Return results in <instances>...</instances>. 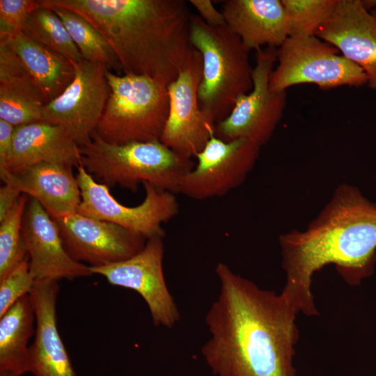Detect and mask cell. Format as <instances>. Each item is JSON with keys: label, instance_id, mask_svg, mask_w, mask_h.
<instances>
[{"label": "cell", "instance_id": "6da1fadb", "mask_svg": "<svg viewBox=\"0 0 376 376\" xmlns=\"http://www.w3.org/2000/svg\"><path fill=\"white\" fill-rule=\"evenodd\" d=\"M205 316L210 338L201 354L215 376H297L293 359L298 311L281 294L259 288L225 263Z\"/></svg>", "mask_w": 376, "mask_h": 376}, {"label": "cell", "instance_id": "7a4b0ae2", "mask_svg": "<svg viewBox=\"0 0 376 376\" xmlns=\"http://www.w3.org/2000/svg\"><path fill=\"white\" fill-rule=\"evenodd\" d=\"M286 281L281 294L303 314L318 315L311 290L314 274L330 264L350 285L370 276L376 262V203L342 184L304 230L279 236Z\"/></svg>", "mask_w": 376, "mask_h": 376}, {"label": "cell", "instance_id": "3957f363", "mask_svg": "<svg viewBox=\"0 0 376 376\" xmlns=\"http://www.w3.org/2000/svg\"><path fill=\"white\" fill-rule=\"evenodd\" d=\"M74 11L91 22L115 52L124 75H146L167 86L197 50L191 13L184 0H38Z\"/></svg>", "mask_w": 376, "mask_h": 376}, {"label": "cell", "instance_id": "277c9868", "mask_svg": "<svg viewBox=\"0 0 376 376\" xmlns=\"http://www.w3.org/2000/svg\"><path fill=\"white\" fill-rule=\"evenodd\" d=\"M80 164L93 178L111 188L118 185L136 191L139 184L178 193L185 176L194 167L192 159L175 152L159 140L118 145L95 132L79 146Z\"/></svg>", "mask_w": 376, "mask_h": 376}, {"label": "cell", "instance_id": "5b68a950", "mask_svg": "<svg viewBox=\"0 0 376 376\" xmlns=\"http://www.w3.org/2000/svg\"><path fill=\"white\" fill-rule=\"evenodd\" d=\"M190 39L202 57L199 106L217 124L230 113L240 97L252 89L250 50L226 26H211L193 14Z\"/></svg>", "mask_w": 376, "mask_h": 376}, {"label": "cell", "instance_id": "8992f818", "mask_svg": "<svg viewBox=\"0 0 376 376\" xmlns=\"http://www.w3.org/2000/svg\"><path fill=\"white\" fill-rule=\"evenodd\" d=\"M106 77L110 94L94 132L111 144L159 140L169 109L167 86L146 75L115 74L108 68Z\"/></svg>", "mask_w": 376, "mask_h": 376}, {"label": "cell", "instance_id": "52a82bcc", "mask_svg": "<svg viewBox=\"0 0 376 376\" xmlns=\"http://www.w3.org/2000/svg\"><path fill=\"white\" fill-rule=\"evenodd\" d=\"M333 45L317 36L288 37L277 48V66L269 80L274 91H286L302 84H313L324 90L368 84L363 70Z\"/></svg>", "mask_w": 376, "mask_h": 376}, {"label": "cell", "instance_id": "ba28073f", "mask_svg": "<svg viewBox=\"0 0 376 376\" xmlns=\"http://www.w3.org/2000/svg\"><path fill=\"white\" fill-rule=\"evenodd\" d=\"M76 175L81 192L77 212L91 218L111 222L146 240L164 237L162 224L179 212L175 194L143 183L145 198L139 205L127 207L112 196L109 188L97 182L80 164Z\"/></svg>", "mask_w": 376, "mask_h": 376}, {"label": "cell", "instance_id": "9c48e42d", "mask_svg": "<svg viewBox=\"0 0 376 376\" xmlns=\"http://www.w3.org/2000/svg\"><path fill=\"white\" fill-rule=\"evenodd\" d=\"M276 50L268 47L256 51L252 89L240 97L230 113L216 124V137L225 141L244 139L259 148L271 139L287 100L286 91H274L269 86Z\"/></svg>", "mask_w": 376, "mask_h": 376}, {"label": "cell", "instance_id": "30bf717a", "mask_svg": "<svg viewBox=\"0 0 376 376\" xmlns=\"http://www.w3.org/2000/svg\"><path fill=\"white\" fill-rule=\"evenodd\" d=\"M75 77L42 112L43 122L62 128L79 146L88 142L110 94L107 67L82 60L73 63Z\"/></svg>", "mask_w": 376, "mask_h": 376}, {"label": "cell", "instance_id": "8fae6325", "mask_svg": "<svg viewBox=\"0 0 376 376\" xmlns=\"http://www.w3.org/2000/svg\"><path fill=\"white\" fill-rule=\"evenodd\" d=\"M260 148L244 139L225 141L213 136L196 156L178 193L196 200L222 196L241 185L253 169Z\"/></svg>", "mask_w": 376, "mask_h": 376}, {"label": "cell", "instance_id": "7c38bea8", "mask_svg": "<svg viewBox=\"0 0 376 376\" xmlns=\"http://www.w3.org/2000/svg\"><path fill=\"white\" fill-rule=\"evenodd\" d=\"M202 57L197 52L168 86L169 109L159 141L192 159L214 136L216 123L199 106L198 90L202 79Z\"/></svg>", "mask_w": 376, "mask_h": 376}, {"label": "cell", "instance_id": "4fadbf2b", "mask_svg": "<svg viewBox=\"0 0 376 376\" xmlns=\"http://www.w3.org/2000/svg\"><path fill=\"white\" fill-rule=\"evenodd\" d=\"M164 252L163 238L155 237L147 240L143 249L127 260L90 268L111 285L137 292L147 304L153 324L171 328L180 313L165 281Z\"/></svg>", "mask_w": 376, "mask_h": 376}, {"label": "cell", "instance_id": "5bb4252c", "mask_svg": "<svg viewBox=\"0 0 376 376\" xmlns=\"http://www.w3.org/2000/svg\"><path fill=\"white\" fill-rule=\"evenodd\" d=\"M53 219L69 256L89 267L127 260L141 251L147 240L118 225L77 212Z\"/></svg>", "mask_w": 376, "mask_h": 376}, {"label": "cell", "instance_id": "9a60e30c", "mask_svg": "<svg viewBox=\"0 0 376 376\" xmlns=\"http://www.w3.org/2000/svg\"><path fill=\"white\" fill-rule=\"evenodd\" d=\"M22 235L35 281L73 280L93 274L88 265L69 256L56 224L42 205L31 197L24 213Z\"/></svg>", "mask_w": 376, "mask_h": 376}, {"label": "cell", "instance_id": "2e32d148", "mask_svg": "<svg viewBox=\"0 0 376 376\" xmlns=\"http://www.w3.org/2000/svg\"><path fill=\"white\" fill-rule=\"evenodd\" d=\"M315 36L360 67L367 76V85L376 89V18L361 0H337Z\"/></svg>", "mask_w": 376, "mask_h": 376}, {"label": "cell", "instance_id": "e0dca14e", "mask_svg": "<svg viewBox=\"0 0 376 376\" xmlns=\"http://www.w3.org/2000/svg\"><path fill=\"white\" fill-rule=\"evenodd\" d=\"M58 281H35L29 294L36 322L29 346L30 373L35 376H77L56 324Z\"/></svg>", "mask_w": 376, "mask_h": 376}, {"label": "cell", "instance_id": "ac0fdd59", "mask_svg": "<svg viewBox=\"0 0 376 376\" xmlns=\"http://www.w3.org/2000/svg\"><path fill=\"white\" fill-rule=\"evenodd\" d=\"M0 176L4 184L36 199L52 219L77 212L81 192L71 166L40 162Z\"/></svg>", "mask_w": 376, "mask_h": 376}, {"label": "cell", "instance_id": "d6986e66", "mask_svg": "<svg viewBox=\"0 0 376 376\" xmlns=\"http://www.w3.org/2000/svg\"><path fill=\"white\" fill-rule=\"evenodd\" d=\"M221 12L226 26L250 51L278 48L288 37L281 0H226Z\"/></svg>", "mask_w": 376, "mask_h": 376}, {"label": "cell", "instance_id": "ffe728a7", "mask_svg": "<svg viewBox=\"0 0 376 376\" xmlns=\"http://www.w3.org/2000/svg\"><path fill=\"white\" fill-rule=\"evenodd\" d=\"M47 104L40 86L19 57L0 40V119L14 126L43 122Z\"/></svg>", "mask_w": 376, "mask_h": 376}, {"label": "cell", "instance_id": "44dd1931", "mask_svg": "<svg viewBox=\"0 0 376 376\" xmlns=\"http://www.w3.org/2000/svg\"><path fill=\"white\" fill-rule=\"evenodd\" d=\"M40 162L77 168L80 164L79 146L56 125L39 122L15 126L12 148L0 175Z\"/></svg>", "mask_w": 376, "mask_h": 376}, {"label": "cell", "instance_id": "7402d4cb", "mask_svg": "<svg viewBox=\"0 0 376 376\" xmlns=\"http://www.w3.org/2000/svg\"><path fill=\"white\" fill-rule=\"evenodd\" d=\"M3 40L19 57L48 102L59 96L75 77L73 62L26 37L22 32Z\"/></svg>", "mask_w": 376, "mask_h": 376}, {"label": "cell", "instance_id": "603a6c76", "mask_svg": "<svg viewBox=\"0 0 376 376\" xmlns=\"http://www.w3.org/2000/svg\"><path fill=\"white\" fill-rule=\"evenodd\" d=\"M35 320L29 295L0 316V375L22 376L30 371L28 343L34 333Z\"/></svg>", "mask_w": 376, "mask_h": 376}, {"label": "cell", "instance_id": "cb8c5ba5", "mask_svg": "<svg viewBox=\"0 0 376 376\" xmlns=\"http://www.w3.org/2000/svg\"><path fill=\"white\" fill-rule=\"evenodd\" d=\"M49 8L63 22L84 60L102 63L115 70L118 75L123 72L111 47L91 22L74 11L62 8Z\"/></svg>", "mask_w": 376, "mask_h": 376}, {"label": "cell", "instance_id": "d4e9b609", "mask_svg": "<svg viewBox=\"0 0 376 376\" xmlns=\"http://www.w3.org/2000/svg\"><path fill=\"white\" fill-rule=\"evenodd\" d=\"M22 32L34 42L73 63L83 60L63 22L51 8L40 5L30 15Z\"/></svg>", "mask_w": 376, "mask_h": 376}, {"label": "cell", "instance_id": "484cf974", "mask_svg": "<svg viewBox=\"0 0 376 376\" xmlns=\"http://www.w3.org/2000/svg\"><path fill=\"white\" fill-rule=\"evenodd\" d=\"M29 196L22 194L11 211L0 221V281L29 256L22 235Z\"/></svg>", "mask_w": 376, "mask_h": 376}, {"label": "cell", "instance_id": "4316f807", "mask_svg": "<svg viewBox=\"0 0 376 376\" xmlns=\"http://www.w3.org/2000/svg\"><path fill=\"white\" fill-rule=\"evenodd\" d=\"M288 37L315 36L337 0H281Z\"/></svg>", "mask_w": 376, "mask_h": 376}, {"label": "cell", "instance_id": "83f0119b", "mask_svg": "<svg viewBox=\"0 0 376 376\" xmlns=\"http://www.w3.org/2000/svg\"><path fill=\"white\" fill-rule=\"evenodd\" d=\"M34 283L28 256L0 281V316L20 298L29 295Z\"/></svg>", "mask_w": 376, "mask_h": 376}, {"label": "cell", "instance_id": "f1b7e54d", "mask_svg": "<svg viewBox=\"0 0 376 376\" xmlns=\"http://www.w3.org/2000/svg\"><path fill=\"white\" fill-rule=\"evenodd\" d=\"M39 6L36 0H0V40L22 32L30 15Z\"/></svg>", "mask_w": 376, "mask_h": 376}, {"label": "cell", "instance_id": "f546056e", "mask_svg": "<svg viewBox=\"0 0 376 376\" xmlns=\"http://www.w3.org/2000/svg\"><path fill=\"white\" fill-rule=\"evenodd\" d=\"M188 3L195 8L198 16L208 25L213 27L226 26L222 12L218 10L210 0H189Z\"/></svg>", "mask_w": 376, "mask_h": 376}, {"label": "cell", "instance_id": "4dcf8cb0", "mask_svg": "<svg viewBox=\"0 0 376 376\" xmlns=\"http://www.w3.org/2000/svg\"><path fill=\"white\" fill-rule=\"evenodd\" d=\"M15 126L0 119V173L5 170L13 144Z\"/></svg>", "mask_w": 376, "mask_h": 376}, {"label": "cell", "instance_id": "1f68e13d", "mask_svg": "<svg viewBox=\"0 0 376 376\" xmlns=\"http://www.w3.org/2000/svg\"><path fill=\"white\" fill-rule=\"evenodd\" d=\"M21 194L18 191L6 184L1 187L0 221L11 211Z\"/></svg>", "mask_w": 376, "mask_h": 376}, {"label": "cell", "instance_id": "d6a6232c", "mask_svg": "<svg viewBox=\"0 0 376 376\" xmlns=\"http://www.w3.org/2000/svg\"><path fill=\"white\" fill-rule=\"evenodd\" d=\"M370 13L376 18V7L372 9Z\"/></svg>", "mask_w": 376, "mask_h": 376}, {"label": "cell", "instance_id": "836d02e7", "mask_svg": "<svg viewBox=\"0 0 376 376\" xmlns=\"http://www.w3.org/2000/svg\"><path fill=\"white\" fill-rule=\"evenodd\" d=\"M0 376H6V375H0Z\"/></svg>", "mask_w": 376, "mask_h": 376}]
</instances>
